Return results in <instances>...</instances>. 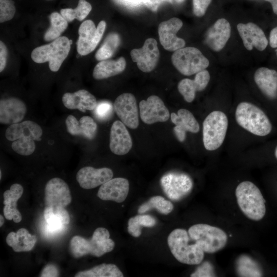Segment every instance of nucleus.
Listing matches in <instances>:
<instances>
[{
	"label": "nucleus",
	"mask_w": 277,
	"mask_h": 277,
	"mask_svg": "<svg viewBox=\"0 0 277 277\" xmlns=\"http://www.w3.org/2000/svg\"><path fill=\"white\" fill-rule=\"evenodd\" d=\"M43 134L42 128L31 121L10 125L5 132L6 138L13 141L11 147L17 154L27 156L35 150V141H40Z\"/></svg>",
	"instance_id": "1"
},
{
	"label": "nucleus",
	"mask_w": 277,
	"mask_h": 277,
	"mask_svg": "<svg viewBox=\"0 0 277 277\" xmlns=\"http://www.w3.org/2000/svg\"><path fill=\"white\" fill-rule=\"evenodd\" d=\"M114 246V242L110 239L109 231L105 228L98 227L90 239L79 235L73 236L69 243V251L76 259L88 254L101 257L112 251Z\"/></svg>",
	"instance_id": "2"
},
{
	"label": "nucleus",
	"mask_w": 277,
	"mask_h": 277,
	"mask_svg": "<svg viewBox=\"0 0 277 277\" xmlns=\"http://www.w3.org/2000/svg\"><path fill=\"white\" fill-rule=\"evenodd\" d=\"M239 207L249 219L258 221L266 213L265 201L258 187L250 181L240 183L235 189Z\"/></svg>",
	"instance_id": "3"
},
{
	"label": "nucleus",
	"mask_w": 277,
	"mask_h": 277,
	"mask_svg": "<svg viewBox=\"0 0 277 277\" xmlns=\"http://www.w3.org/2000/svg\"><path fill=\"white\" fill-rule=\"evenodd\" d=\"M235 117L241 127L255 135L265 136L271 131L272 125L268 116L250 103H240L236 107Z\"/></svg>",
	"instance_id": "4"
},
{
	"label": "nucleus",
	"mask_w": 277,
	"mask_h": 277,
	"mask_svg": "<svg viewBox=\"0 0 277 277\" xmlns=\"http://www.w3.org/2000/svg\"><path fill=\"white\" fill-rule=\"evenodd\" d=\"M188 232L183 229L173 230L169 235L167 243L171 252L180 263L188 265L200 264L204 252L195 243L190 244Z\"/></svg>",
	"instance_id": "5"
},
{
	"label": "nucleus",
	"mask_w": 277,
	"mask_h": 277,
	"mask_svg": "<svg viewBox=\"0 0 277 277\" xmlns=\"http://www.w3.org/2000/svg\"><path fill=\"white\" fill-rule=\"evenodd\" d=\"M70 48V39L62 36L49 44L34 48L31 57L35 63L38 64L48 62L50 70L56 72L68 56Z\"/></svg>",
	"instance_id": "6"
},
{
	"label": "nucleus",
	"mask_w": 277,
	"mask_h": 277,
	"mask_svg": "<svg viewBox=\"0 0 277 277\" xmlns=\"http://www.w3.org/2000/svg\"><path fill=\"white\" fill-rule=\"evenodd\" d=\"M191 240L206 253H215L226 245L227 235L221 229L206 224L191 226L188 231Z\"/></svg>",
	"instance_id": "7"
},
{
	"label": "nucleus",
	"mask_w": 277,
	"mask_h": 277,
	"mask_svg": "<svg viewBox=\"0 0 277 277\" xmlns=\"http://www.w3.org/2000/svg\"><path fill=\"white\" fill-rule=\"evenodd\" d=\"M228 126V118L221 111H213L206 117L203 123V141L206 150L213 151L222 145Z\"/></svg>",
	"instance_id": "8"
},
{
	"label": "nucleus",
	"mask_w": 277,
	"mask_h": 277,
	"mask_svg": "<svg viewBox=\"0 0 277 277\" xmlns=\"http://www.w3.org/2000/svg\"><path fill=\"white\" fill-rule=\"evenodd\" d=\"M174 67L182 74L191 75L205 70L209 65L208 60L198 49L183 47L175 51L171 56Z\"/></svg>",
	"instance_id": "9"
},
{
	"label": "nucleus",
	"mask_w": 277,
	"mask_h": 277,
	"mask_svg": "<svg viewBox=\"0 0 277 277\" xmlns=\"http://www.w3.org/2000/svg\"><path fill=\"white\" fill-rule=\"evenodd\" d=\"M106 23L101 21L97 27L90 19L84 21L78 28V38L76 42L77 51L82 56L92 52L102 39Z\"/></svg>",
	"instance_id": "10"
},
{
	"label": "nucleus",
	"mask_w": 277,
	"mask_h": 277,
	"mask_svg": "<svg viewBox=\"0 0 277 277\" xmlns=\"http://www.w3.org/2000/svg\"><path fill=\"white\" fill-rule=\"evenodd\" d=\"M161 184L166 195L173 201H178L187 195L192 190L193 183L187 174L171 172L164 175Z\"/></svg>",
	"instance_id": "11"
},
{
	"label": "nucleus",
	"mask_w": 277,
	"mask_h": 277,
	"mask_svg": "<svg viewBox=\"0 0 277 277\" xmlns=\"http://www.w3.org/2000/svg\"><path fill=\"white\" fill-rule=\"evenodd\" d=\"M130 55L141 71L144 72L152 71L157 65L160 58L156 41L153 38L146 39L141 48L131 51Z\"/></svg>",
	"instance_id": "12"
},
{
	"label": "nucleus",
	"mask_w": 277,
	"mask_h": 277,
	"mask_svg": "<svg viewBox=\"0 0 277 277\" xmlns=\"http://www.w3.org/2000/svg\"><path fill=\"white\" fill-rule=\"evenodd\" d=\"M113 108L116 115L125 126L135 129L139 125L138 109L135 96L124 93L116 97Z\"/></svg>",
	"instance_id": "13"
},
{
	"label": "nucleus",
	"mask_w": 277,
	"mask_h": 277,
	"mask_svg": "<svg viewBox=\"0 0 277 277\" xmlns=\"http://www.w3.org/2000/svg\"><path fill=\"white\" fill-rule=\"evenodd\" d=\"M182 26L183 22L177 17H172L159 24V39L165 49L169 51H175L185 47V41L176 35Z\"/></svg>",
	"instance_id": "14"
},
{
	"label": "nucleus",
	"mask_w": 277,
	"mask_h": 277,
	"mask_svg": "<svg viewBox=\"0 0 277 277\" xmlns=\"http://www.w3.org/2000/svg\"><path fill=\"white\" fill-rule=\"evenodd\" d=\"M139 109L141 120L147 124L165 122L170 117L168 109L161 98L156 95H151L147 100L141 101Z\"/></svg>",
	"instance_id": "15"
},
{
	"label": "nucleus",
	"mask_w": 277,
	"mask_h": 277,
	"mask_svg": "<svg viewBox=\"0 0 277 277\" xmlns=\"http://www.w3.org/2000/svg\"><path fill=\"white\" fill-rule=\"evenodd\" d=\"M44 200L46 207H65L71 202V192L68 184L58 177L50 180L45 186Z\"/></svg>",
	"instance_id": "16"
},
{
	"label": "nucleus",
	"mask_w": 277,
	"mask_h": 277,
	"mask_svg": "<svg viewBox=\"0 0 277 277\" xmlns=\"http://www.w3.org/2000/svg\"><path fill=\"white\" fill-rule=\"evenodd\" d=\"M113 175V171L109 168H94L87 166L78 170L76 179L82 188L90 189L109 181Z\"/></svg>",
	"instance_id": "17"
},
{
	"label": "nucleus",
	"mask_w": 277,
	"mask_h": 277,
	"mask_svg": "<svg viewBox=\"0 0 277 277\" xmlns=\"http://www.w3.org/2000/svg\"><path fill=\"white\" fill-rule=\"evenodd\" d=\"M237 29L243 44L248 50L250 51L254 47L259 51H263L267 47L268 42L265 33L256 24L239 23Z\"/></svg>",
	"instance_id": "18"
},
{
	"label": "nucleus",
	"mask_w": 277,
	"mask_h": 277,
	"mask_svg": "<svg viewBox=\"0 0 277 277\" xmlns=\"http://www.w3.org/2000/svg\"><path fill=\"white\" fill-rule=\"evenodd\" d=\"M132 147V141L125 125L116 121L112 125L110 132L109 148L115 154H127Z\"/></svg>",
	"instance_id": "19"
},
{
	"label": "nucleus",
	"mask_w": 277,
	"mask_h": 277,
	"mask_svg": "<svg viewBox=\"0 0 277 277\" xmlns=\"http://www.w3.org/2000/svg\"><path fill=\"white\" fill-rule=\"evenodd\" d=\"M27 112L23 101L16 97L1 99L0 101V123L12 125L20 123Z\"/></svg>",
	"instance_id": "20"
},
{
	"label": "nucleus",
	"mask_w": 277,
	"mask_h": 277,
	"mask_svg": "<svg viewBox=\"0 0 277 277\" xmlns=\"http://www.w3.org/2000/svg\"><path fill=\"white\" fill-rule=\"evenodd\" d=\"M128 180L122 177L111 179L102 184L97 192L98 197L104 201H112L116 203L124 202L129 192Z\"/></svg>",
	"instance_id": "21"
},
{
	"label": "nucleus",
	"mask_w": 277,
	"mask_h": 277,
	"mask_svg": "<svg viewBox=\"0 0 277 277\" xmlns=\"http://www.w3.org/2000/svg\"><path fill=\"white\" fill-rule=\"evenodd\" d=\"M231 34V27L226 19H217L205 35L206 45L214 51H220L226 44Z\"/></svg>",
	"instance_id": "22"
},
{
	"label": "nucleus",
	"mask_w": 277,
	"mask_h": 277,
	"mask_svg": "<svg viewBox=\"0 0 277 277\" xmlns=\"http://www.w3.org/2000/svg\"><path fill=\"white\" fill-rule=\"evenodd\" d=\"M171 120L175 125L173 128L174 134L180 142L185 140L186 132L193 133L200 130V125L193 114L188 110L180 109L177 114H171Z\"/></svg>",
	"instance_id": "23"
},
{
	"label": "nucleus",
	"mask_w": 277,
	"mask_h": 277,
	"mask_svg": "<svg viewBox=\"0 0 277 277\" xmlns=\"http://www.w3.org/2000/svg\"><path fill=\"white\" fill-rule=\"evenodd\" d=\"M210 80V74L205 69L196 73L194 80L184 78L178 84L177 89L184 100L193 102L196 91H201L207 87Z\"/></svg>",
	"instance_id": "24"
},
{
	"label": "nucleus",
	"mask_w": 277,
	"mask_h": 277,
	"mask_svg": "<svg viewBox=\"0 0 277 277\" xmlns=\"http://www.w3.org/2000/svg\"><path fill=\"white\" fill-rule=\"evenodd\" d=\"M62 102L67 109H78L83 112L94 110L97 104L95 97L85 89L65 93L63 95Z\"/></svg>",
	"instance_id": "25"
},
{
	"label": "nucleus",
	"mask_w": 277,
	"mask_h": 277,
	"mask_svg": "<svg viewBox=\"0 0 277 277\" xmlns=\"http://www.w3.org/2000/svg\"><path fill=\"white\" fill-rule=\"evenodd\" d=\"M67 131L72 135L83 136L92 140L96 135L97 124L90 116H82L79 121L72 115L67 116L65 121Z\"/></svg>",
	"instance_id": "26"
},
{
	"label": "nucleus",
	"mask_w": 277,
	"mask_h": 277,
	"mask_svg": "<svg viewBox=\"0 0 277 277\" xmlns=\"http://www.w3.org/2000/svg\"><path fill=\"white\" fill-rule=\"evenodd\" d=\"M23 186L15 183L11 186L9 190H7L4 192L3 204L5 206L3 208V212L7 220H12L16 223L22 221V216L17 208V202L23 195Z\"/></svg>",
	"instance_id": "27"
},
{
	"label": "nucleus",
	"mask_w": 277,
	"mask_h": 277,
	"mask_svg": "<svg viewBox=\"0 0 277 277\" xmlns=\"http://www.w3.org/2000/svg\"><path fill=\"white\" fill-rule=\"evenodd\" d=\"M254 80L261 91L268 97H277V72L266 67L258 69L254 73Z\"/></svg>",
	"instance_id": "28"
},
{
	"label": "nucleus",
	"mask_w": 277,
	"mask_h": 277,
	"mask_svg": "<svg viewBox=\"0 0 277 277\" xmlns=\"http://www.w3.org/2000/svg\"><path fill=\"white\" fill-rule=\"evenodd\" d=\"M43 215L47 223V229L50 233L62 230L64 226L70 222L69 213L63 207L52 208L46 206Z\"/></svg>",
	"instance_id": "29"
},
{
	"label": "nucleus",
	"mask_w": 277,
	"mask_h": 277,
	"mask_svg": "<svg viewBox=\"0 0 277 277\" xmlns=\"http://www.w3.org/2000/svg\"><path fill=\"white\" fill-rule=\"evenodd\" d=\"M126 67V60L122 56L115 60H103L95 65L92 75L94 78L98 80L107 78L121 73Z\"/></svg>",
	"instance_id": "30"
},
{
	"label": "nucleus",
	"mask_w": 277,
	"mask_h": 277,
	"mask_svg": "<svg viewBox=\"0 0 277 277\" xmlns=\"http://www.w3.org/2000/svg\"><path fill=\"white\" fill-rule=\"evenodd\" d=\"M36 241V235H31L25 228H20L16 233L10 232L6 239L7 244L16 252L31 250Z\"/></svg>",
	"instance_id": "31"
},
{
	"label": "nucleus",
	"mask_w": 277,
	"mask_h": 277,
	"mask_svg": "<svg viewBox=\"0 0 277 277\" xmlns=\"http://www.w3.org/2000/svg\"><path fill=\"white\" fill-rule=\"evenodd\" d=\"M75 277H123L117 266L113 264L103 263L90 269L80 271Z\"/></svg>",
	"instance_id": "32"
},
{
	"label": "nucleus",
	"mask_w": 277,
	"mask_h": 277,
	"mask_svg": "<svg viewBox=\"0 0 277 277\" xmlns=\"http://www.w3.org/2000/svg\"><path fill=\"white\" fill-rule=\"evenodd\" d=\"M50 26L45 32L44 39L45 41H53L59 37L65 31L68 26V22L61 13L53 12L49 16Z\"/></svg>",
	"instance_id": "33"
},
{
	"label": "nucleus",
	"mask_w": 277,
	"mask_h": 277,
	"mask_svg": "<svg viewBox=\"0 0 277 277\" xmlns=\"http://www.w3.org/2000/svg\"><path fill=\"white\" fill-rule=\"evenodd\" d=\"M121 42L119 35L115 32L109 34L95 54L96 60L101 61L111 57L116 51Z\"/></svg>",
	"instance_id": "34"
},
{
	"label": "nucleus",
	"mask_w": 277,
	"mask_h": 277,
	"mask_svg": "<svg viewBox=\"0 0 277 277\" xmlns=\"http://www.w3.org/2000/svg\"><path fill=\"white\" fill-rule=\"evenodd\" d=\"M155 219L149 214H139L129 219L128 231L132 236L139 237L142 233V227H152L155 225Z\"/></svg>",
	"instance_id": "35"
},
{
	"label": "nucleus",
	"mask_w": 277,
	"mask_h": 277,
	"mask_svg": "<svg viewBox=\"0 0 277 277\" xmlns=\"http://www.w3.org/2000/svg\"><path fill=\"white\" fill-rule=\"evenodd\" d=\"M236 270L240 276H262V271L258 264L249 256L241 255L236 262Z\"/></svg>",
	"instance_id": "36"
},
{
	"label": "nucleus",
	"mask_w": 277,
	"mask_h": 277,
	"mask_svg": "<svg viewBox=\"0 0 277 277\" xmlns=\"http://www.w3.org/2000/svg\"><path fill=\"white\" fill-rule=\"evenodd\" d=\"M152 209H156L161 214H168L173 210V205L170 201L161 196H154L141 205L138 209V212L142 214Z\"/></svg>",
	"instance_id": "37"
},
{
	"label": "nucleus",
	"mask_w": 277,
	"mask_h": 277,
	"mask_svg": "<svg viewBox=\"0 0 277 277\" xmlns=\"http://www.w3.org/2000/svg\"><path fill=\"white\" fill-rule=\"evenodd\" d=\"M91 10L92 6L86 0H79L75 8L62 9L60 13L68 23H70L74 19L78 21L84 20Z\"/></svg>",
	"instance_id": "38"
},
{
	"label": "nucleus",
	"mask_w": 277,
	"mask_h": 277,
	"mask_svg": "<svg viewBox=\"0 0 277 277\" xmlns=\"http://www.w3.org/2000/svg\"><path fill=\"white\" fill-rule=\"evenodd\" d=\"M14 2L12 0H0V22L12 19L15 13Z\"/></svg>",
	"instance_id": "39"
},
{
	"label": "nucleus",
	"mask_w": 277,
	"mask_h": 277,
	"mask_svg": "<svg viewBox=\"0 0 277 277\" xmlns=\"http://www.w3.org/2000/svg\"><path fill=\"white\" fill-rule=\"evenodd\" d=\"M112 106L111 103L108 102H100L94 109V113L96 117L101 120H104L109 117L112 112Z\"/></svg>",
	"instance_id": "40"
},
{
	"label": "nucleus",
	"mask_w": 277,
	"mask_h": 277,
	"mask_svg": "<svg viewBox=\"0 0 277 277\" xmlns=\"http://www.w3.org/2000/svg\"><path fill=\"white\" fill-rule=\"evenodd\" d=\"M213 267L211 264L208 262H204L201 266H199L196 270L192 273L190 276L202 277V276H215Z\"/></svg>",
	"instance_id": "41"
},
{
	"label": "nucleus",
	"mask_w": 277,
	"mask_h": 277,
	"mask_svg": "<svg viewBox=\"0 0 277 277\" xmlns=\"http://www.w3.org/2000/svg\"><path fill=\"white\" fill-rule=\"evenodd\" d=\"M212 0H192L193 11L197 17L203 16Z\"/></svg>",
	"instance_id": "42"
},
{
	"label": "nucleus",
	"mask_w": 277,
	"mask_h": 277,
	"mask_svg": "<svg viewBox=\"0 0 277 277\" xmlns=\"http://www.w3.org/2000/svg\"><path fill=\"white\" fill-rule=\"evenodd\" d=\"M60 276V271L57 267L53 264L46 265L42 270L41 277H56Z\"/></svg>",
	"instance_id": "43"
},
{
	"label": "nucleus",
	"mask_w": 277,
	"mask_h": 277,
	"mask_svg": "<svg viewBox=\"0 0 277 277\" xmlns=\"http://www.w3.org/2000/svg\"><path fill=\"white\" fill-rule=\"evenodd\" d=\"M173 0H143L142 3L153 12H156L159 7L163 4H172Z\"/></svg>",
	"instance_id": "44"
},
{
	"label": "nucleus",
	"mask_w": 277,
	"mask_h": 277,
	"mask_svg": "<svg viewBox=\"0 0 277 277\" xmlns=\"http://www.w3.org/2000/svg\"><path fill=\"white\" fill-rule=\"evenodd\" d=\"M8 55V50L6 46L2 41H0V72L5 69Z\"/></svg>",
	"instance_id": "45"
},
{
	"label": "nucleus",
	"mask_w": 277,
	"mask_h": 277,
	"mask_svg": "<svg viewBox=\"0 0 277 277\" xmlns=\"http://www.w3.org/2000/svg\"><path fill=\"white\" fill-rule=\"evenodd\" d=\"M269 44L272 48L277 47V26L273 28L270 31Z\"/></svg>",
	"instance_id": "46"
},
{
	"label": "nucleus",
	"mask_w": 277,
	"mask_h": 277,
	"mask_svg": "<svg viewBox=\"0 0 277 277\" xmlns=\"http://www.w3.org/2000/svg\"><path fill=\"white\" fill-rule=\"evenodd\" d=\"M269 2L272 7L273 12L277 15V0H265Z\"/></svg>",
	"instance_id": "47"
},
{
	"label": "nucleus",
	"mask_w": 277,
	"mask_h": 277,
	"mask_svg": "<svg viewBox=\"0 0 277 277\" xmlns=\"http://www.w3.org/2000/svg\"><path fill=\"white\" fill-rule=\"evenodd\" d=\"M128 3H130L131 4H138L140 3H142L143 0H124Z\"/></svg>",
	"instance_id": "48"
},
{
	"label": "nucleus",
	"mask_w": 277,
	"mask_h": 277,
	"mask_svg": "<svg viewBox=\"0 0 277 277\" xmlns=\"http://www.w3.org/2000/svg\"><path fill=\"white\" fill-rule=\"evenodd\" d=\"M0 227H2L5 222L4 218L2 214L0 215Z\"/></svg>",
	"instance_id": "49"
},
{
	"label": "nucleus",
	"mask_w": 277,
	"mask_h": 277,
	"mask_svg": "<svg viewBox=\"0 0 277 277\" xmlns=\"http://www.w3.org/2000/svg\"><path fill=\"white\" fill-rule=\"evenodd\" d=\"M177 4H181L183 3L185 0H174Z\"/></svg>",
	"instance_id": "50"
},
{
	"label": "nucleus",
	"mask_w": 277,
	"mask_h": 277,
	"mask_svg": "<svg viewBox=\"0 0 277 277\" xmlns=\"http://www.w3.org/2000/svg\"><path fill=\"white\" fill-rule=\"evenodd\" d=\"M274 155H275V156L276 159H277V146L276 147V148L275 149Z\"/></svg>",
	"instance_id": "51"
},
{
	"label": "nucleus",
	"mask_w": 277,
	"mask_h": 277,
	"mask_svg": "<svg viewBox=\"0 0 277 277\" xmlns=\"http://www.w3.org/2000/svg\"><path fill=\"white\" fill-rule=\"evenodd\" d=\"M1 177H2V172H1V171H0V177H1Z\"/></svg>",
	"instance_id": "52"
},
{
	"label": "nucleus",
	"mask_w": 277,
	"mask_h": 277,
	"mask_svg": "<svg viewBox=\"0 0 277 277\" xmlns=\"http://www.w3.org/2000/svg\"><path fill=\"white\" fill-rule=\"evenodd\" d=\"M276 55H277V49L276 50Z\"/></svg>",
	"instance_id": "53"
},
{
	"label": "nucleus",
	"mask_w": 277,
	"mask_h": 277,
	"mask_svg": "<svg viewBox=\"0 0 277 277\" xmlns=\"http://www.w3.org/2000/svg\"><path fill=\"white\" fill-rule=\"evenodd\" d=\"M46 1H53V0H46Z\"/></svg>",
	"instance_id": "54"
}]
</instances>
